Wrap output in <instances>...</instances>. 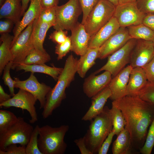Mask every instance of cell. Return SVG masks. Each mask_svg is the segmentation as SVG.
Listing matches in <instances>:
<instances>
[{
  "label": "cell",
  "instance_id": "obj_1",
  "mask_svg": "<svg viewBox=\"0 0 154 154\" xmlns=\"http://www.w3.org/2000/svg\"><path fill=\"white\" fill-rule=\"evenodd\" d=\"M112 104L121 111L133 147L139 151L154 118V103L144 100L137 95H127L113 101Z\"/></svg>",
  "mask_w": 154,
  "mask_h": 154
},
{
  "label": "cell",
  "instance_id": "obj_2",
  "mask_svg": "<svg viewBox=\"0 0 154 154\" xmlns=\"http://www.w3.org/2000/svg\"><path fill=\"white\" fill-rule=\"evenodd\" d=\"M78 59L71 54L67 58L57 82L47 94L46 101L42 114L45 119L51 116L53 111L60 105L66 97V89L74 80L77 73Z\"/></svg>",
  "mask_w": 154,
  "mask_h": 154
},
{
  "label": "cell",
  "instance_id": "obj_3",
  "mask_svg": "<svg viewBox=\"0 0 154 154\" xmlns=\"http://www.w3.org/2000/svg\"><path fill=\"white\" fill-rule=\"evenodd\" d=\"M90 121L84 137L87 148L92 154H95L98 153L103 142L112 129L110 109L107 106H104L103 112Z\"/></svg>",
  "mask_w": 154,
  "mask_h": 154
},
{
  "label": "cell",
  "instance_id": "obj_4",
  "mask_svg": "<svg viewBox=\"0 0 154 154\" xmlns=\"http://www.w3.org/2000/svg\"><path fill=\"white\" fill-rule=\"evenodd\" d=\"M69 129L67 125L52 127L47 125L40 127L38 145L42 154H64L67 145L64 139Z\"/></svg>",
  "mask_w": 154,
  "mask_h": 154
},
{
  "label": "cell",
  "instance_id": "obj_5",
  "mask_svg": "<svg viewBox=\"0 0 154 154\" xmlns=\"http://www.w3.org/2000/svg\"><path fill=\"white\" fill-rule=\"evenodd\" d=\"M116 6L107 0H99L87 17L84 24L91 36L95 34L113 17Z\"/></svg>",
  "mask_w": 154,
  "mask_h": 154
},
{
  "label": "cell",
  "instance_id": "obj_6",
  "mask_svg": "<svg viewBox=\"0 0 154 154\" xmlns=\"http://www.w3.org/2000/svg\"><path fill=\"white\" fill-rule=\"evenodd\" d=\"M34 129L23 117H18L15 123L0 135V150L5 151L8 146L12 144L26 146Z\"/></svg>",
  "mask_w": 154,
  "mask_h": 154
},
{
  "label": "cell",
  "instance_id": "obj_7",
  "mask_svg": "<svg viewBox=\"0 0 154 154\" xmlns=\"http://www.w3.org/2000/svg\"><path fill=\"white\" fill-rule=\"evenodd\" d=\"M55 9L56 22L53 27L55 30L71 31L82 12L78 0H69L64 5L57 6Z\"/></svg>",
  "mask_w": 154,
  "mask_h": 154
},
{
  "label": "cell",
  "instance_id": "obj_8",
  "mask_svg": "<svg viewBox=\"0 0 154 154\" xmlns=\"http://www.w3.org/2000/svg\"><path fill=\"white\" fill-rule=\"evenodd\" d=\"M34 20L19 34L12 44L13 58L11 69H16L19 64L23 63L27 56L35 49L32 36Z\"/></svg>",
  "mask_w": 154,
  "mask_h": 154
},
{
  "label": "cell",
  "instance_id": "obj_9",
  "mask_svg": "<svg viewBox=\"0 0 154 154\" xmlns=\"http://www.w3.org/2000/svg\"><path fill=\"white\" fill-rule=\"evenodd\" d=\"M137 39L131 38L121 48L108 57L106 64L94 73L96 74L102 71L109 72L113 77L129 63L131 52Z\"/></svg>",
  "mask_w": 154,
  "mask_h": 154
},
{
  "label": "cell",
  "instance_id": "obj_10",
  "mask_svg": "<svg viewBox=\"0 0 154 154\" xmlns=\"http://www.w3.org/2000/svg\"><path fill=\"white\" fill-rule=\"evenodd\" d=\"M145 14L138 8L136 2L119 4L116 7L113 16L120 27H127L142 23Z\"/></svg>",
  "mask_w": 154,
  "mask_h": 154
},
{
  "label": "cell",
  "instance_id": "obj_11",
  "mask_svg": "<svg viewBox=\"0 0 154 154\" xmlns=\"http://www.w3.org/2000/svg\"><path fill=\"white\" fill-rule=\"evenodd\" d=\"M37 100L30 92L23 89H19L18 92L11 99L0 104V107L5 108L15 107L20 108L22 110H27L31 117L30 123H34L38 120L37 114L35 106Z\"/></svg>",
  "mask_w": 154,
  "mask_h": 154
},
{
  "label": "cell",
  "instance_id": "obj_12",
  "mask_svg": "<svg viewBox=\"0 0 154 154\" xmlns=\"http://www.w3.org/2000/svg\"><path fill=\"white\" fill-rule=\"evenodd\" d=\"M15 87L30 92L38 100L40 108L43 109L45 105L46 96L51 89V87L44 83L39 82L34 73H31L29 77L24 80L15 78Z\"/></svg>",
  "mask_w": 154,
  "mask_h": 154
},
{
  "label": "cell",
  "instance_id": "obj_13",
  "mask_svg": "<svg viewBox=\"0 0 154 154\" xmlns=\"http://www.w3.org/2000/svg\"><path fill=\"white\" fill-rule=\"evenodd\" d=\"M154 57L153 42L137 39L131 53L129 63L133 68L142 67L150 62Z\"/></svg>",
  "mask_w": 154,
  "mask_h": 154
},
{
  "label": "cell",
  "instance_id": "obj_14",
  "mask_svg": "<svg viewBox=\"0 0 154 154\" xmlns=\"http://www.w3.org/2000/svg\"><path fill=\"white\" fill-rule=\"evenodd\" d=\"M131 38L127 28L120 27L100 47L98 58L103 59L108 57L123 47Z\"/></svg>",
  "mask_w": 154,
  "mask_h": 154
},
{
  "label": "cell",
  "instance_id": "obj_15",
  "mask_svg": "<svg viewBox=\"0 0 154 154\" xmlns=\"http://www.w3.org/2000/svg\"><path fill=\"white\" fill-rule=\"evenodd\" d=\"M112 76L110 72L107 71L98 75L94 73L91 74L84 81L83 86L84 93L88 97L91 98L108 86Z\"/></svg>",
  "mask_w": 154,
  "mask_h": 154
},
{
  "label": "cell",
  "instance_id": "obj_16",
  "mask_svg": "<svg viewBox=\"0 0 154 154\" xmlns=\"http://www.w3.org/2000/svg\"><path fill=\"white\" fill-rule=\"evenodd\" d=\"M132 68L130 65H128L112 78L108 87L112 93L110 99L112 101L126 95L127 84Z\"/></svg>",
  "mask_w": 154,
  "mask_h": 154
},
{
  "label": "cell",
  "instance_id": "obj_17",
  "mask_svg": "<svg viewBox=\"0 0 154 154\" xmlns=\"http://www.w3.org/2000/svg\"><path fill=\"white\" fill-rule=\"evenodd\" d=\"M71 31V51L77 55L82 56L88 48L91 36L86 32L84 25L78 22Z\"/></svg>",
  "mask_w": 154,
  "mask_h": 154
},
{
  "label": "cell",
  "instance_id": "obj_18",
  "mask_svg": "<svg viewBox=\"0 0 154 154\" xmlns=\"http://www.w3.org/2000/svg\"><path fill=\"white\" fill-rule=\"evenodd\" d=\"M120 27L117 20L113 16L105 25L91 37L89 42L88 48L100 47Z\"/></svg>",
  "mask_w": 154,
  "mask_h": 154
},
{
  "label": "cell",
  "instance_id": "obj_19",
  "mask_svg": "<svg viewBox=\"0 0 154 154\" xmlns=\"http://www.w3.org/2000/svg\"><path fill=\"white\" fill-rule=\"evenodd\" d=\"M111 95V91L108 86L92 97L91 105L82 120L90 121L101 113L107 100Z\"/></svg>",
  "mask_w": 154,
  "mask_h": 154
},
{
  "label": "cell",
  "instance_id": "obj_20",
  "mask_svg": "<svg viewBox=\"0 0 154 154\" xmlns=\"http://www.w3.org/2000/svg\"><path fill=\"white\" fill-rule=\"evenodd\" d=\"M41 0H31L29 8L22 19L15 25L13 30L14 38L12 43L19 34L33 21L38 18L42 8Z\"/></svg>",
  "mask_w": 154,
  "mask_h": 154
},
{
  "label": "cell",
  "instance_id": "obj_21",
  "mask_svg": "<svg viewBox=\"0 0 154 154\" xmlns=\"http://www.w3.org/2000/svg\"><path fill=\"white\" fill-rule=\"evenodd\" d=\"M22 11L21 0H5L0 7V19H8L15 25L21 20Z\"/></svg>",
  "mask_w": 154,
  "mask_h": 154
},
{
  "label": "cell",
  "instance_id": "obj_22",
  "mask_svg": "<svg viewBox=\"0 0 154 154\" xmlns=\"http://www.w3.org/2000/svg\"><path fill=\"white\" fill-rule=\"evenodd\" d=\"M148 82L145 73L142 67L133 68L129 77L126 95H136Z\"/></svg>",
  "mask_w": 154,
  "mask_h": 154
},
{
  "label": "cell",
  "instance_id": "obj_23",
  "mask_svg": "<svg viewBox=\"0 0 154 154\" xmlns=\"http://www.w3.org/2000/svg\"><path fill=\"white\" fill-rule=\"evenodd\" d=\"M99 48H88L86 52L78 59L77 73L81 78H84L88 71L95 64L98 57Z\"/></svg>",
  "mask_w": 154,
  "mask_h": 154
},
{
  "label": "cell",
  "instance_id": "obj_24",
  "mask_svg": "<svg viewBox=\"0 0 154 154\" xmlns=\"http://www.w3.org/2000/svg\"><path fill=\"white\" fill-rule=\"evenodd\" d=\"M14 36L9 33L1 34L0 38V74L2 75L7 64L13 60L11 46Z\"/></svg>",
  "mask_w": 154,
  "mask_h": 154
},
{
  "label": "cell",
  "instance_id": "obj_25",
  "mask_svg": "<svg viewBox=\"0 0 154 154\" xmlns=\"http://www.w3.org/2000/svg\"><path fill=\"white\" fill-rule=\"evenodd\" d=\"M16 69L17 70H24L25 72H30L33 73L37 72L44 74L50 76L57 81L63 68L57 67L54 65L50 66L45 64L28 65L22 63L19 64Z\"/></svg>",
  "mask_w": 154,
  "mask_h": 154
},
{
  "label": "cell",
  "instance_id": "obj_26",
  "mask_svg": "<svg viewBox=\"0 0 154 154\" xmlns=\"http://www.w3.org/2000/svg\"><path fill=\"white\" fill-rule=\"evenodd\" d=\"M133 147L129 133L125 128L117 135L112 148L113 154H131Z\"/></svg>",
  "mask_w": 154,
  "mask_h": 154
},
{
  "label": "cell",
  "instance_id": "obj_27",
  "mask_svg": "<svg viewBox=\"0 0 154 154\" xmlns=\"http://www.w3.org/2000/svg\"><path fill=\"white\" fill-rule=\"evenodd\" d=\"M52 25L41 22L38 20H34L32 32V38L35 49L43 52H46L43 44L48 30Z\"/></svg>",
  "mask_w": 154,
  "mask_h": 154
},
{
  "label": "cell",
  "instance_id": "obj_28",
  "mask_svg": "<svg viewBox=\"0 0 154 154\" xmlns=\"http://www.w3.org/2000/svg\"><path fill=\"white\" fill-rule=\"evenodd\" d=\"M131 38L153 41L154 31L142 23L127 27Z\"/></svg>",
  "mask_w": 154,
  "mask_h": 154
},
{
  "label": "cell",
  "instance_id": "obj_29",
  "mask_svg": "<svg viewBox=\"0 0 154 154\" xmlns=\"http://www.w3.org/2000/svg\"><path fill=\"white\" fill-rule=\"evenodd\" d=\"M110 112L112 122V130L117 136L125 128V121L121 111L114 105L112 104Z\"/></svg>",
  "mask_w": 154,
  "mask_h": 154
},
{
  "label": "cell",
  "instance_id": "obj_30",
  "mask_svg": "<svg viewBox=\"0 0 154 154\" xmlns=\"http://www.w3.org/2000/svg\"><path fill=\"white\" fill-rule=\"evenodd\" d=\"M51 60L49 54L34 49L27 56L23 63L27 65L42 64Z\"/></svg>",
  "mask_w": 154,
  "mask_h": 154
},
{
  "label": "cell",
  "instance_id": "obj_31",
  "mask_svg": "<svg viewBox=\"0 0 154 154\" xmlns=\"http://www.w3.org/2000/svg\"><path fill=\"white\" fill-rule=\"evenodd\" d=\"M18 117L12 112L5 110H0V135L4 133L15 123Z\"/></svg>",
  "mask_w": 154,
  "mask_h": 154
},
{
  "label": "cell",
  "instance_id": "obj_32",
  "mask_svg": "<svg viewBox=\"0 0 154 154\" xmlns=\"http://www.w3.org/2000/svg\"><path fill=\"white\" fill-rule=\"evenodd\" d=\"M39 128L38 125H37L34 128L29 141L26 146V154H42L38 145Z\"/></svg>",
  "mask_w": 154,
  "mask_h": 154
},
{
  "label": "cell",
  "instance_id": "obj_33",
  "mask_svg": "<svg viewBox=\"0 0 154 154\" xmlns=\"http://www.w3.org/2000/svg\"><path fill=\"white\" fill-rule=\"evenodd\" d=\"M154 146V118L150 125L145 141L140 149L139 152L142 154H151Z\"/></svg>",
  "mask_w": 154,
  "mask_h": 154
},
{
  "label": "cell",
  "instance_id": "obj_34",
  "mask_svg": "<svg viewBox=\"0 0 154 154\" xmlns=\"http://www.w3.org/2000/svg\"><path fill=\"white\" fill-rule=\"evenodd\" d=\"M55 7L42 8L38 20L40 22L47 23L53 25L55 24L56 12Z\"/></svg>",
  "mask_w": 154,
  "mask_h": 154
},
{
  "label": "cell",
  "instance_id": "obj_35",
  "mask_svg": "<svg viewBox=\"0 0 154 154\" xmlns=\"http://www.w3.org/2000/svg\"><path fill=\"white\" fill-rule=\"evenodd\" d=\"M13 64L12 61L9 62L5 66L3 71L2 79L4 84L9 88L10 94L13 96L15 94L14 92L15 82L11 78L10 71Z\"/></svg>",
  "mask_w": 154,
  "mask_h": 154
},
{
  "label": "cell",
  "instance_id": "obj_36",
  "mask_svg": "<svg viewBox=\"0 0 154 154\" xmlns=\"http://www.w3.org/2000/svg\"><path fill=\"white\" fill-rule=\"evenodd\" d=\"M136 95L144 100L154 103V84L148 81Z\"/></svg>",
  "mask_w": 154,
  "mask_h": 154
},
{
  "label": "cell",
  "instance_id": "obj_37",
  "mask_svg": "<svg viewBox=\"0 0 154 154\" xmlns=\"http://www.w3.org/2000/svg\"><path fill=\"white\" fill-rule=\"evenodd\" d=\"M71 42L70 36H68L63 42L56 44L55 47V53L57 55V59H62L71 50Z\"/></svg>",
  "mask_w": 154,
  "mask_h": 154
},
{
  "label": "cell",
  "instance_id": "obj_38",
  "mask_svg": "<svg viewBox=\"0 0 154 154\" xmlns=\"http://www.w3.org/2000/svg\"><path fill=\"white\" fill-rule=\"evenodd\" d=\"M78 0L81 5L83 13L81 23L83 25L89 13L99 0Z\"/></svg>",
  "mask_w": 154,
  "mask_h": 154
},
{
  "label": "cell",
  "instance_id": "obj_39",
  "mask_svg": "<svg viewBox=\"0 0 154 154\" xmlns=\"http://www.w3.org/2000/svg\"><path fill=\"white\" fill-rule=\"evenodd\" d=\"M136 3L142 13L145 14H154V0H137Z\"/></svg>",
  "mask_w": 154,
  "mask_h": 154
},
{
  "label": "cell",
  "instance_id": "obj_40",
  "mask_svg": "<svg viewBox=\"0 0 154 154\" xmlns=\"http://www.w3.org/2000/svg\"><path fill=\"white\" fill-rule=\"evenodd\" d=\"M67 31L55 30L49 35V38L56 44H61L65 41L68 37Z\"/></svg>",
  "mask_w": 154,
  "mask_h": 154
},
{
  "label": "cell",
  "instance_id": "obj_41",
  "mask_svg": "<svg viewBox=\"0 0 154 154\" xmlns=\"http://www.w3.org/2000/svg\"><path fill=\"white\" fill-rule=\"evenodd\" d=\"M25 146H17V144L8 146L4 151L0 150V154H26Z\"/></svg>",
  "mask_w": 154,
  "mask_h": 154
},
{
  "label": "cell",
  "instance_id": "obj_42",
  "mask_svg": "<svg viewBox=\"0 0 154 154\" xmlns=\"http://www.w3.org/2000/svg\"><path fill=\"white\" fill-rule=\"evenodd\" d=\"M148 81L154 84V57L148 63L142 67Z\"/></svg>",
  "mask_w": 154,
  "mask_h": 154
},
{
  "label": "cell",
  "instance_id": "obj_43",
  "mask_svg": "<svg viewBox=\"0 0 154 154\" xmlns=\"http://www.w3.org/2000/svg\"><path fill=\"white\" fill-rule=\"evenodd\" d=\"M115 135V132L112 129L103 142L99 149L98 154H107L110 145L112 142L113 137Z\"/></svg>",
  "mask_w": 154,
  "mask_h": 154
},
{
  "label": "cell",
  "instance_id": "obj_44",
  "mask_svg": "<svg viewBox=\"0 0 154 154\" xmlns=\"http://www.w3.org/2000/svg\"><path fill=\"white\" fill-rule=\"evenodd\" d=\"M0 21V33H9L12 30L15 24L13 22L8 19H3Z\"/></svg>",
  "mask_w": 154,
  "mask_h": 154
},
{
  "label": "cell",
  "instance_id": "obj_45",
  "mask_svg": "<svg viewBox=\"0 0 154 154\" xmlns=\"http://www.w3.org/2000/svg\"><path fill=\"white\" fill-rule=\"evenodd\" d=\"M74 142L79 148L81 154H92L86 145L84 136L75 139Z\"/></svg>",
  "mask_w": 154,
  "mask_h": 154
},
{
  "label": "cell",
  "instance_id": "obj_46",
  "mask_svg": "<svg viewBox=\"0 0 154 154\" xmlns=\"http://www.w3.org/2000/svg\"><path fill=\"white\" fill-rule=\"evenodd\" d=\"M142 23L154 31V14H146Z\"/></svg>",
  "mask_w": 154,
  "mask_h": 154
},
{
  "label": "cell",
  "instance_id": "obj_47",
  "mask_svg": "<svg viewBox=\"0 0 154 154\" xmlns=\"http://www.w3.org/2000/svg\"><path fill=\"white\" fill-rule=\"evenodd\" d=\"M59 0H41L42 8L55 7L58 5Z\"/></svg>",
  "mask_w": 154,
  "mask_h": 154
},
{
  "label": "cell",
  "instance_id": "obj_48",
  "mask_svg": "<svg viewBox=\"0 0 154 154\" xmlns=\"http://www.w3.org/2000/svg\"><path fill=\"white\" fill-rule=\"evenodd\" d=\"M11 96L5 92L2 86L0 85V104L6 102L11 98Z\"/></svg>",
  "mask_w": 154,
  "mask_h": 154
},
{
  "label": "cell",
  "instance_id": "obj_49",
  "mask_svg": "<svg viewBox=\"0 0 154 154\" xmlns=\"http://www.w3.org/2000/svg\"><path fill=\"white\" fill-rule=\"evenodd\" d=\"M31 0H21L22 4V11L21 15L23 16L25 11L27 8L28 3Z\"/></svg>",
  "mask_w": 154,
  "mask_h": 154
},
{
  "label": "cell",
  "instance_id": "obj_50",
  "mask_svg": "<svg viewBox=\"0 0 154 154\" xmlns=\"http://www.w3.org/2000/svg\"><path fill=\"white\" fill-rule=\"evenodd\" d=\"M137 0H118L119 4L136 2Z\"/></svg>",
  "mask_w": 154,
  "mask_h": 154
},
{
  "label": "cell",
  "instance_id": "obj_51",
  "mask_svg": "<svg viewBox=\"0 0 154 154\" xmlns=\"http://www.w3.org/2000/svg\"><path fill=\"white\" fill-rule=\"evenodd\" d=\"M111 2L115 6H116L119 4L118 0H107Z\"/></svg>",
  "mask_w": 154,
  "mask_h": 154
},
{
  "label": "cell",
  "instance_id": "obj_52",
  "mask_svg": "<svg viewBox=\"0 0 154 154\" xmlns=\"http://www.w3.org/2000/svg\"><path fill=\"white\" fill-rule=\"evenodd\" d=\"M5 0H0V6L1 7L3 4Z\"/></svg>",
  "mask_w": 154,
  "mask_h": 154
},
{
  "label": "cell",
  "instance_id": "obj_53",
  "mask_svg": "<svg viewBox=\"0 0 154 154\" xmlns=\"http://www.w3.org/2000/svg\"><path fill=\"white\" fill-rule=\"evenodd\" d=\"M152 42H153V46H154V40Z\"/></svg>",
  "mask_w": 154,
  "mask_h": 154
}]
</instances>
